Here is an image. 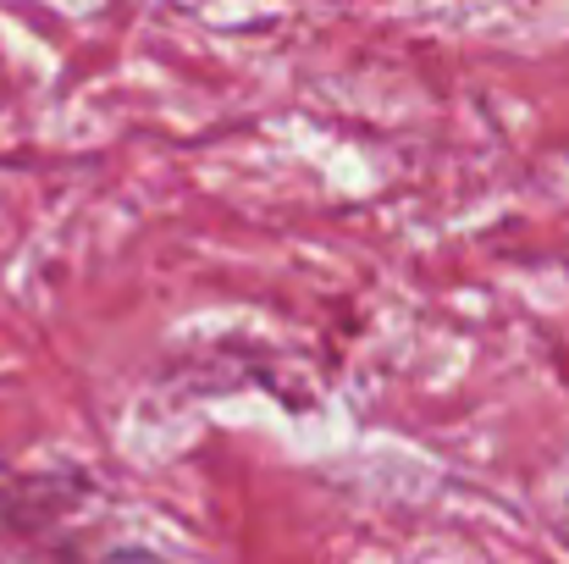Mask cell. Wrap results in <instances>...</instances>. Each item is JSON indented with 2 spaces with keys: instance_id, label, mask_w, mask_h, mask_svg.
I'll list each match as a JSON object with an SVG mask.
<instances>
[{
  "instance_id": "obj_1",
  "label": "cell",
  "mask_w": 569,
  "mask_h": 564,
  "mask_svg": "<svg viewBox=\"0 0 569 564\" xmlns=\"http://www.w3.org/2000/svg\"><path fill=\"white\" fill-rule=\"evenodd\" d=\"M100 564H167V560H156V554H144V548H117V554H106Z\"/></svg>"
}]
</instances>
